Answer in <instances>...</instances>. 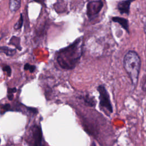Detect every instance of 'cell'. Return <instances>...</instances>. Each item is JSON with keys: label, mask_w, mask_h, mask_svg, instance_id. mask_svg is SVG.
<instances>
[{"label": "cell", "mask_w": 146, "mask_h": 146, "mask_svg": "<svg viewBox=\"0 0 146 146\" xmlns=\"http://www.w3.org/2000/svg\"><path fill=\"white\" fill-rule=\"evenodd\" d=\"M82 41L79 38L56 53V61L61 68L72 70L78 64L82 54Z\"/></svg>", "instance_id": "6da1fadb"}, {"label": "cell", "mask_w": 146, "mask_h": 146, "mask_svg": "<svg viewBox=\"0 0 146 146\" xmlns=\"http://www.w3.org/2000/svg\"><path fill=\"white\" fill-rule=\"evenodd\" d=\"M141 64L140 57L136 51L129 50L124 55L123 66L134 86L138 82Z\"/></svg>", "instance_id": "7a4b0ae2"}, {"label": "cell", "mask_w": 146, "mask_h": 146, "mask_svg": "<svg viewBox=\"0 0 146 146\" xmlns=\"http://www.w3.org/2000/svg\"><path fill=\"white\" fill-rule=\"evenodd\" d=\"M27 140L29 146H44L43 133L39 125L34 124L31 127Z\"/></svg>", "instance_id": "3957f363"}, {"label": "cell", "mask_w": 146, "mask_h": 146, "mask_svg": "<svg viewBox=\"0 0 146 146\" xmlns=\"http://www.w3.org/2000/svg\"><path fill=\"white\" fill-rule=\"evenodd\" d=\"M98 91L99 94L100 107L105 109L107 111L112 113L113 112L112 104L111 103L110 95L105 87L103 85L99 86L98 87Z\"/></svg>", "instance_id": "277c9868"}, {"label": "cell", "mask_w": 146, "mask_h": 146, "mask_svg": "<svg viewBox=\"0 0 146 146\" xmlns=\"http://www.w3.org/2000/svg\"><path fill=\"white\" fill-rule=\"evenodd\" d=\"M103 3L101 0L90 2L87 6V15L89 18L95 17L102 10Z\"/></svg>", "instance_id": "5b68a950"}, {"label": "cell", "mask_w": 146, "mask_h": 146, "mask_svg": "<svg viewBox=\"0 0 146 146\" xmlns=\"http://www.w3.org/2000/svg\"><path fill=\"white\" fill-rule=\"evenodd\" d=\"M135 0H124L118 2L117 8L121 14H125L128 15L130 11V5Z\"/></svg>", "instance_id": "8992f818"}, {"label": "cell", "mask_w": 146, "mask_h": 146, "mask_svg": "<svg viewBox=\"0 0 146 146\" xmlns=\"http://www.w3.org/2000/svg\"><path fill=\"white\" fill-rule=\"evenodd\" d=\"M112 21L119 23L128 33H129L128 21L127 19L119 17H113L112 18Z\"/></svg>", "instance_id": "52a82bcc"}, {"label": "cell", "mask_w": 146, "mask_h": 146, "mask_svg": "<svg viewBox=\"0 0 146 146\" xmlns=\"http://www.w3.org/2000/svg\"><path fill=\"white\" fill-rule=\"evenodd\" d=\"M21 0H9V9L11 11H17L21 6Z\"/></svg>", "instance_id": "ba28073f"}, {"label": "cell", "mask_w": 146, "mask_h": 146, "mask_svg": "<svg viewBox=\"0 0 146 146\" xmlns=\"http://www.w3.org/2000/svg\"><path fill=\"white\" fill-rule=\"evenodd\" d=\"M1 52L5 53L7 56H12L15 53V50L10 49L6 47H1Z\"/></svg>", "instance_id": "9c48e42d"}, {"label": "cell", "mask_w": 146, "mask_h": 146, "mask_svg": "<svg viewBox=\"0 0 146 146\" xmlns=\"http://www.w3.org/2000/svg\"><path fill=\"white\" fill-rule=\"evenodd\" d=\"M23 16H22V14H21L20 18H19V20L17 21V22L14 25V28L15 30H19V29H20L22 27V25H23Z\"/></svg>", "instance_id": "30bf717a"}, {"label": "cell", "mask_w": 146, "mask_h": 146, "mask_svg": "<svg viewBox=\"0 0 146 146\" xmlns=\"http://www.w3.org/2000/svg\"><path fill=\"white\" fill-rule=\"evenodd\" d=\"M35 68H36V67H35V66L31 65L29 63H26L24 66V70H29L30 72H33L35 71Z\"/></svg>", "instance_id": "8fae6325"}, {"label": "cell", "mask_w": 146, "mask_h": 146, "mask_svg": "<svg viewBox=\"0 0 146 146\" xmlns=\"http://www.w3.org/2000/svg\"><path fill=\"white\" fill-rule=\"evenodd\" d=\"M84 102L88 106H94L95 104V101L94 100L92 99V98H89V97H86L84 99Z\"/></svg>", "instance_id": "7c38bea8"}, {"label": "cell", "mask_w": 146, "mask_h": 146, "mask_svg": "<svg viewBox=\"0 0 146 146\" xmlns=\"http://www.w3.org/2000/svg\"><path fill=\"white\" fill-rule=\"evenodd\" d=\"M2 70L4 72H5L7 76H10L11 75V68L9 66H7V65H5L3 66L2 67Z\"/></svg>", "instance_id": "4fadbf2b"}, {"label": "cell", "mask_w": 146, "mask_h": 146, "mask_svg": "<svg viewBox=\"0 0 146 146\" xmlns=\"http://www.w3.org/2000/svg\"><path fill=\"white\" fill-rule=\"evenodd\" d=\"M16 91V88H9L8 90V98L9 100H12L13 97V93L15 92Z\"/></svg>", "instance_id": "5bb4252c"}, {"label": "cell", "mask_w": 146, "mask_h": 146, "mask_svg": "<svg viewBox=\"0 0 146 146\" xmlns=\"http://www.w3.org/2000/svg\"><path fill=\"white\" fill-rule=\"evenodd\" d=\"M141 88L142 90L146 92V73L143 76V78L142 79V83H141Z\"/></svg>", "instance_id": "9a60e30c"}, {"label": "cell", "mask_w": 146, "mask_h": 146, "mask_svg": "<svg viewBox=\"0 0 146 146\" xmlns=\"http://www.w3.org/2000/svg\"><path fill=\"white\" fill-rule=\"evenodd\" d=\"M34 1L38 3H43L44 1V0H34Z\"/></svg>", "instance_id": "2e32d148"}, {"label": "cell", "mask_w": 146, "mask_h": 146, "mask_svg": "<svg viewBox=\"0 0 146 146\" xmlns=\"http://www.w3.org/2000/svg\"><path fill=\"white\" fill-rule=\"evenodd\" d=\"M144 33H145V35H146V22H145V25H144Z\"/></svg>", "instance_id": "e0dca14e"}, {"label": "cell", "mask_w": 146, "mask_h": 146, "mask_svg": "<svg viewBox=\"0 0 146 146\" xmlns=\"http://www.w3.org/2000/svg\"><path fill=\"white\" fill-rule=\"evenodd\" d=\"M91 146H96V145H95V144L94 143H93L92 144V145Z\"/></svg>", "instance_id": "ac0fdd59"}]
</instances>
